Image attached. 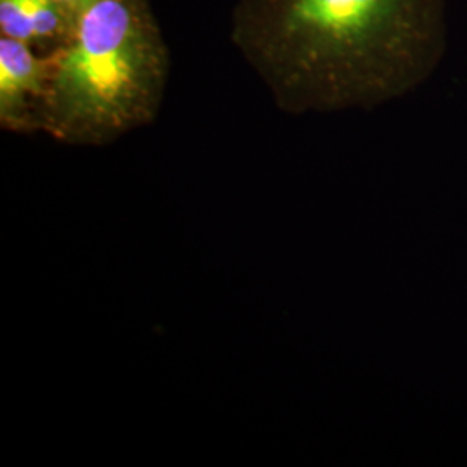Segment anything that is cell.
Segmentation results:
<instances>
[{"mask_svg":"<svg viewBox=\"0 0 467 467\" xmlns=\"http://www.w3.org/2000/svg\"><path fill=\"white\" fill-rule=\"evenodd\" d=\"M231 40L285 111L374 108L447 49V0H239Z\"/></svg>","mask_w":467,"mask_h":467,"instance_id":"6da1fadb","label":"cell"},{"mask_svg":"<svg viewBox=\"0 0 467 467\" xmlns=\"http://www.w3.org/2000/svg\"><path fill=\"white\" fill-rule=\"evenodd\" d=\"M49 61L42 132L57 142L108 146L160 113L170 61L150 0L90 2Z\"/></svg>","mask_w":467,"mask_h":467,"instance_id":"7a4b0ae2","label":"cell"},{"mask_svg":"<svg viewBox=\"0 0 467 467\" xmlns=\"http://www.w3.org/2000/svg\"><path fill=\"white\" fill-rule=\"evenodd\" d=\"M49 54L0 36V127L15 134L42 132V108L49 85Z\"/></svg>","mask_w":467,"mask_h":467,"instance_id":"3957f363","label":"cell"},{"mask_svg":"<svg viewBox=\"0 0 467 467\" xmlns=\"http://www.w3.org/2000/svg\"><path fill=\"white\" fill-rule=\"evenodd\" d=\"M77 15L57 0H0V32L32 47H61L75 30Z\"/></svg>","mask_w":467,"mask_h":467,"instance_id":"277c9868","label":"cell"},{"mask_svg":"<svg viewBox=\"0 0 467 467\" xmlns=\"http://www.w3.org/2000/svg\"><path fill=\"white\" fill-rule=\"evenodd\" d=\"M57 2H61L73 15L78 16V13L85 9L90 2H94V0H57Z\"/></svg>","mask_w":467,"mask_h":467,"instance_id":"5b68a950","label":"cell"}]
</instances>
